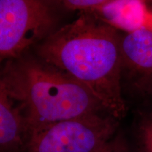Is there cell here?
Returning a JSON list of instances; mask_svg holds the SVG:
<instances>
[{
  "label": "cell",
  "mask_w": 152,
  "mask_h": 152,
  "mask_svg": "<svg viewBox=\"0 0 152 152\" xmlns=\"http://www.w3.org/2000/svg\"><path fill=\"white\" fill-rule=\"evenodd\" d=\"M98 152H131L126 139L121 133L115 134Z\"/></svg>",
  "instance_id": "cell-10"
},
{
  "label": "cell",
  "mask_w": 152,
  "mask_h": 152,
  "mask_svg": "<svg viewBox=\"0 0 152 152\" xmlns=\"http://www.w3.org/2000/svg\"><path fill=\"white\" fill-rule=\"evenodd\" d=\"M122 71L140 92H152V29L142 28L121 35Z\"/></svg>",
  "instance_id": "cell-5"
},
{
  "label": "cell",
  "mask_w": 152,
  "mask_h": 152,
  "mask_svg": "<svg viewBox=\"0 0 152 152\" xmlns=\"http://www.w3.org/2000/svg\"><path fill=\"white\" fill-rule=\"evenodd\" d=\"M56 22L49 0H0V56L14 59L46 36Z\"/></svg>",
  "instance_id": "cell-4"
},
{
  "label": "cell",
  "mask_w": 152,
  "mask_h": 152,
  "mask_svg": "<svg viewBox=\"0 0 152 152\" xmlns=\"http://www.w3.org/2000/svg\"><path fill=\"white\" fill-rule=\"evenodd\" d=\"M121 35L90 11L50 33L38 47L42 61L67 74L89 90L108 113H126L122 96Z\"/></svg>",
  "instance_id": "cell-1"
},
{
  "label": "cell",
  "mask_w": 152,
  "mask_h": 152,
  "mask_svg": "<svg viewBox=\"0 0 152 152\" xmlns=\"http://www.w3.org/2000/svg\"><path fill=\"white\" fill-rule=\"evenodd\" d=\"M138 152H152V113L142 114L137 125Z\"/></svg>",
  "instance_id": "cell-8"
},
{
  "label": "cell",
  "mask_w": 152,
  "mask_h": 152,
  "mask_svg": "<svg viewBox=\"0 0 152 152\" xmlns=\"http://www.w3.org/2000/svg\"><path fill=\"white\" fill-rule=\"evenodd\" d=\"M87 11L125 33L142 28L152 29L151 12L148 0H111Z\"/></svg>",
  "instance_id": "cell-6"
},
{
  "label": "cell",
  "mask_w": 152,
  "mask_h": 152,
  "mask_svg": "<svg viewBox=\"0 0 152 152\" xmlns=\"http://www.w3.org/2000/svg\"><path fill=\"white\" fill-rule=\"evenodd\" d=\"M30 137L22 106L0 86V151L25 152Z\"/></svg>",
  "instance_id": "cell-7"
},
{
  "label": "cell",
  "mask_w": 152,
  "mask_h": 152,
  "mask_svg": "<svg viewBox=\"0 0 152 152\" xmlns=\"http://www.w3.org/2000/svg\"><path fill=\"white\" fill-rule=\"evenodd\" d=\"M119 121L102 113L52 123L32 134L25 152H98L115 135Z\"/></svg>",
  "instance_id": "cell-3"
},
{
  "label": "cell",
  "mask_w": 152,
  "mask_h": 152,
  "mask_svg": "<svg viewBox=\"0 0 152 152\" xmlns=\"http://www.w3.org/2000/svg\"><path fill=\"white\" fill-rule=\"evenodd\" d=\"M0 86L22 106L31 135L52 123L107 113L84 85L31 58L11 59L1 73Z\"/></svg>",
  "instance_id": "cell-2"
},
{
  "label": "cell",
  "mask_w": 152,
  "mask_h": 152,
  "mask_svg": "<svg viewBox=\"0 0 152 152\" xmlns=\"http://www.w3.org/2000/svg\"><path fill=\"white\" fill-rule=\"evenodd\" d=\"M151 3L152 4V0L151 1ZM150 9H151V18H152V7H151V8H150Z\"/></svg>",
  "instance_id": "cell-11"
},
{
  "label": "cell",
  "mask_w": 152,
  "mask_h": 152,
  "mask_svg": "<svg viewBox=\"0 0 152 152\" xmlns=\"http://www.w3.org/2000/svg\"><path fill=\"white\" fill-rule=\"evenodd\" d=\"M151 95H152V92H151Z\"/></svg>",
  "instance_id": "cell-12"
},
{
  "label": "cell",
  "mask_w": 152,
  "mask_h": 152,
  "mask_svg": "<svg viewBox=\"0 0 152 152\" xmlns=\"http://www.w3.org/2000/svg\"><path fill=\"white\" fill-rule=\"evenodd\" d=\"M57 3L70 10L90 11L105 4L111 0H49Z\"/></svg>",
  "instance_id": "cell-9"
}]
</instances>
